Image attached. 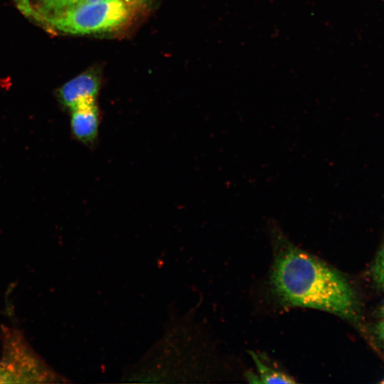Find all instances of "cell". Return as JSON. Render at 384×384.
I'll return each instance as SVG.
<instances>
[{
    "label": "cell",
    "instance_id": "cell-1",
    "mask_svg": "<svg viewBox=\"0 0 384 384\" xmlns=\"http://www.w3.org/2000/svg\"><path fill=\"white\" fill-rule=\"evenodd\" d=\"M270 286L280 304L354 316V293L336 270L290 242L278 231L274 235Z\"/></svg>",
    "mask_w": 384,
    "mask_h": 384
},
{
    "label": "cell",
    "instance_id": "cell-2",
    "mask_svg": "<svg viewBox=\"0 0 384 384\" xmlns=\"http://www.w3.org/2000/svg\"><path fill=\"white\" fill-rule=\"evenodd\" d=\"M127 0H102L75 5L43 18L44 22L65 33L85 35L118 29L129 19Z\"/></svg>",
    "mask_w": 384,
    "mask_h": 384
},
{
    "label": "cell",
    "instance_id": "cell-3",
    "mask_svg": "<svg viewBox=\"0 0 384 384\" xmlns=\"http://www.w3.org/2000/svg\"><path fill=\"white\" fill-rule=\"evenodd\" d=\"M100 87L97 71H85L63 85L58 90V98L69 111L77 105L96 100Z\"/></svg>",
    "mask_w": 384,
    "mask_h": 384
},
{
    "label": "cell",
    "instance_id": "cell-4",
    "mask_svg": "<svg viewBox=\"0 0 384 384\" xmlns=\"http://www.w3.org/2000/svg\"><path fill=\"white\" fill-rule=\"evenodd\" d=\"M70 129L74 138L92 145L98 136L100 112L96 100L82 102L70 110Z\"/></svg>",
    "mask_w": 384,
    "mask_h": 384
},
{
    "label": "cell",
    "instance_id": "cell-5",
    "mask_svg": "<svg viewBox=\"0 0 384 384\" xmlns=\"http://www.w3.org/2000/svg\"><path fill=\"white\" fill-rule=\"evenodd\" d=\"M257 368V375H250L251 383H294L295 380L289 375L267 364L256 353L250 352Z\"/></svg>",
    "mask_w": 384,
    "mask_h": 384
},
{
    "label": "cell",
    "instance_id": "cell-6",
    "mask_svg": "<svg viewBox=\"0 0 384 384\" xmlns=\"http://www.w3.org/2000/svg\"><path fill=\"white\" fill-rule=\"evenodd\" d=\"M68 0H40V11L44 18L57 14L67 8Z\"/></svg>",
    "mask_w": 384,
    "mask_h": 384
},
{
    "label": "cell",
    "instance_id": "cell-7",
    "mask_svg": "<svg viewBox=\"0 0 384 384\" xmlns=\"http://www.w3.org/2000/svg\"><path fill=\"white\" fill-rule=\"evenodd\" d=\"M372 272L375 283L384 289V244L375 259Z\"/></svg>",
    "mask_w": 384,
    "mask_h": 384
},
{
    "label": "cell",
    "instance_id": "cell-8",
    "mask_svg": "<svg viewBox=\"0 0 384 384\" xmlns=\"http://www.w3.org/2000/svg\"><path fill=\"white\" fill-rule=\"evenodd\" d=\"M14 1L18 9L24 16L28 18H33L41 23L44 22L43 16L33 9L30 0H14Z\"/></svg>",
    "mask_w": 384,
    "mask_h": 384
},
{
    "label": "cell",
    "instance_id": "cell-9",
    "mask_svg": "<svg viewBox=\"0 0 384 384\" xmlns=\"http://www.w3.org/2000/svg\"><path fill=\"white\" fill-rule=\"evenodd\" d=\"M376 332L379 338L384 343V320L378 323L376 327Z\"/></svg>",
    "mask_w": 384,
    "mask_h": 384
},
{
    "label": "cell",
    "instance_id": "cell-10",
    "mask_svg": "<svg viewBox=\"0 0 384 384\" xmlns=\"http://www.w3.org/2000/svg\"><path fill=\"white\" fill-rule=\"evenodd\" d=\"M102 1V0H76V1L75 2L73 6L78 5V4H82L92 3V2H96V1Z\"/></svg>",
    "mask_w": 384,
    "mask_h": 384
},
{
    "label": "cell",
    "instance_id": "cell-11",
    "mask_svg": "<svg viewBox=\"0 0 384 384\" xmlns=\"http://www.w3.org/2000/svg\"><path fill=\"white\" fill-rule=\"evenodd\" d=\"M75 1H76V0H68V6H67L66 9L73 6Z\"/></svg>",
    "mask_w": 384,
    "mask_h": 384
},
{
    "label": "cell",
    "instance_id": "cell-12",
    "mask_svg": "<svg viewBox=\"0 0 384 384\" xmlns=\"http://www.w3.org/2000/svg\"><path fill=\"white\" fill-rule=\"evenodd\" d=\"M381 310H382V314L384 315V304H383Z\"/></svg>",
    "mask_w": 384,
    "mask_h": 384
},
{
    "label": "cell",
    "instance_id": "cell-13",
    "mask_svg": "<svg viewBox=\"0 0 384 384\" xmlns=\"http://www.w3.org/2000/svg\"><path fill=\"white\" fill-rule=\"evenodd\" d=\"M127 1L130 2L131 1H134V0H127Z\"/></svg>",
    "mask_w": 384,
    "mask_h": 384
},
{
    "label": "cell",
    "instance_id": "cell-14",
    "mask_svg": "<svg viewBox=\"0 0 384 384\" xmlns=\"http://www.w3.org/2000/svg\"><path fill=\"white\" fill-rule=\"evenodd\" d=\"M382 383H384V380H383Z\"/></svg>",
    "mask_w": 384,
    "mask_h": 384
},
{
    "label": "cell",
    "instance_id": "cell-15",
    "mask_svg": "<svg viewBox=\"0 0 384 384\" xmlns=\"http://www.w3.org/2000/svg\"><path fill=\"white\" fill-rule=\"evenodd\" d=\"M384 1V0H383Z\"/></svg>",
    "mask_w": 384,
    "mask_h": 384
}]
</instances>
